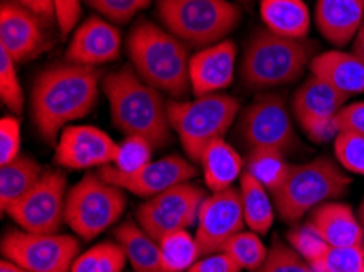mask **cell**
Instances as JSON below:
<instances>
[{
	"label": "cell",
	"mask_w": 364,
	"mask_h": 272,
	"mask_svg": "<svg viewBox=\"0 0 364 272\" xmlns=\"http://www.w3.org/2000/svg\"><path fill=\"white\" fill-rule=\"evenodd\" d=\"M114 241L123 248L134 272H167L162 261L161 246L141 229L139 224L126 220L114 229Z\"/></svg>",
	"instance_id": "cell-24"
},
{
	"label": "cell",
	"mask_w": 364,
	"mask_h": 272,
	"mask_svg": "<svg viewBox=\"0 0 364 272\" xmlns=\"http://www.w3.org/2000/svg\"><path fill=\"white\" fill-rule=\"evenodd\" d=\"M237 46L224 40L214 46L200 49L190 59V83L195 97L213 95L228 88L234 80Z\"/></svg>",
	"instance_id": "cell-19"
},
{
	"label": "cell",
	"mask_w": 364,
	"mask_h": 272,
	"mask_svg": "<svg viewBox=\"0 0 364 272\" xmlns=\"http://www.w3.org/2000/svg\"><path fill=\"white\" fill-rule=\"evenodd\" d=\"M317 44L314 41L291 40L273 31H255L248 41L240 64L242 82L252 90L289 85L302 75L316 58Z\"/></svg>",
	"instance_id": "cell-4"
},
{
	"label": "cell",
	"mask_w": 364,
	"mask_h": 272,
	"mask_svg": "<svg viewBox=\"0 0 364 272\" xmlns=\"http://www.w3.org/2000/svg\"><path fill=\"white\" fill-rule=\"evenodd\" d=\"M156 9L165 30L195 49L224 41L240 21L229 0H156Z\"/></svg>",
	"instance_id": "cell-6"
},
{
	"label": "cell",
	"mask_w": 364,
	"mask_h": 272,
	"mask_svg": "<svg viewBox=\"0 0 364 272\" xmlns=\"http://www.w3.org/2000/svg\"><path fill=\"white\" fill-rule=\"evenodd\" d=\"M121 44V33L114 23L100 15H92L75 28L65 49V60L98 67L119 59Z\"/></svg>",
	"instance_id": "cell-18"
},
{
	"label": "cell",
	"mask_w": 364,
	"mask_h": 272,
	"mask_svg": "<svg viewBox=\"0 0 364 272\" xmlns=\"http://www.w3.org/2000/svg\"><path fill=\"white\" fill-rule=\"evenodd\" d=\"M198 165H201L204 185L211 192L232 187L235 180H240L245 166L239 152L224 138L209 143Z\"/></svg>",
	"instance_id": "cell-23"
},
{
	"label": "cell",
	"mask_w": 364,
	"mask_h": 272,
	"mask_svg": "<svg viewBox=\"0 0 364 272\" xmlns=\"http://www.w3.org/2000/svg\"><path fill=\"white\" fill-rule=\"evenodd\" d=\"M15 65V60L4 49H0V98L9 111L20 114L23 111L25 95Z\"/></svg>",
	"instance_id": "cell-35"
},
{
	"label": "cell",
	"mask_w": 364,
	"mask_h": 272,
	"mask_svg": "<svg viewBox=\"0 0 364 272\" xmlns=\"http://www.w3.org/2000/svg\"><path fill=\"white\" fill-rule=\"evenodd\" d=\"M80 253L75 236L59 233L9 230L2 238V254L30 272H70Z\"/></svg>",
	"instance_id": "cell-9"
},
{
	"label": "cell",
	"mask_w": 364,
	"mask_h": 272,
	"mask_svg": "<svg viewBox=\"0 0 364 272\" xmlns=\"http://www.w3.org/2000/svg\"><path fill=\"white\" fill-rule=\"evenodd\" d=\"M102 90L108 99L113 124L124 137H142L154 148L165 147L172 141L173 131L162 92L142 80L131 64L105 75Z\"/></svg>",
	"instance_id": "cell-2"
},
{
	"label": "cell",
	"mask_w": 364,
	"mask_h": 272,
	"mask_svg": "<svg viewBox=\"0 0 364 272\" xmlns=\"http://www.w3.org/2000/svg\"><path fill=\"white\" fill-rule=\"evenodd\" d=\"M12 2L28 9L44 25L49 26V23L56 21V2L54 0H12Z\"/></svg>",
	"instance_id": "cell-43"
},
{
	"label": "cell",
	"mask_w": 364,
	"mask_h": 272,
	"mask_svg": "<svg viewBox=\"0 0 364 272\" xmlns=\"http://www.w3.org/2000/svg\"><path fill=\"white\" fill-rule=\"evenodd\" d=\"M346 102L348 97L311 75L292 97V114L311 141L325 142L338 134L335 116Z\"/></svg>",
	"instance_id": "cell-13"
},
{
	"label": "cell",
	"mask_w": 364,
	"mask_h": 272,
	"mask_svg": "<svg viewBox=\"0 0 364 272\" xmlns=\"http://www.w3.org/2000/svg\"><path fill=\"white\" fill-rule=\"evenodd\" d=\"M239 137L248 150L274 148L289 153L297 137L284 98L267 93L240 111Z\"/></svg>",
	"instance_id": "cell-11"
},
{
	"label": "cell",
	"mask_w": 364,
	"mask_h": 272,
	"mask_svg": "<svg viewBox=\"0 0 364 272\" xmlns=\"http://www.w3.org/2000/svg\"><path fill=\"white\" fill-rule=\"evenodd\" d=\"M56 2V25L63 35L75 30L82 15V0H54Z\"/></svg>",
	"instance_id": "cell-41"
},
{
	"label": "cell",
	"mask_w": 364,
	"mask_h": 272,
	"mask_svg": "<svg viewBox=\"0 0 364 272\" xmlns=\"http://www.w3.org/2000/svg\"><path fill=\"white\" fill-rule=\"evenodd\" d=\"M102 80L98 67L68 60L36 77L31 88V118L44 141L56 143L68 124L90 113L97 104Z\"/></svg>",
	"instance_id": "cell-1"
},
{
	"label": "cell",
	"mask_w": 364,
	"mask_h": 272,
	"mask_svg": "<svg viewBox=\"0 0 364 272\" xmlns=\"http://www.w3.org/2000/svg\"><path fill=\"white\" fill-rule=\"evenodd\" d=\"M289 166L286 162V153L274 148L250 150L245 162V170L250 171L269 192L281 185Z\"/></svg>",
	"instance_id": "cell-29"
},
{
	"label": "cell",
	"mask_w": 364,
	"mask_h": 272,
	"mask_svg": "<svg viewBox=\"0 0 364 272\" xmlns=\"http://www.w3.org/2000/svg\"><path fill=\"white\" fill-rule=\"evenodd\" d=\"M240 191L237 187L213 192L198 214L195 238L203 256L223 251L228 240L245 229Z\"/></svg>",
	"instance_id": "cell-14"
},
{
	"label": "cell",
	"mask_w": 364,
	"mask_h": 272,
	"mask_svg": "<svg viewBox=\"0 0 364 272\" xmlns=\"http://www.w3.org/2000/svg\"><path fill=\"white\" fill-rule=\"evenodd\" d=\"M338 132H351L364 137V102L345 104L335 116Z\"/></svg>",
	"instance_id": "cell-40"
},
{
	"label": "cell",
	"mask_w": 364,
	"mask_h": 272,
	"mask_svg": "<svg viewBox=\"0 0 364 272\" xmlns=\"http://www.w3.org/2000/svg\"><path fill=\"white\" fill-rule=\"evenodd\" d=\"M358 219H360L363 229H364V199H363V202L360 204V209H358Z\"/></svg>",
	"instance_id": "cell-46"
},
{
	"label": "cell",
	"mask_w": 364,
	"mask_h": 272,
	"mask_svg": "<svg viewBox=\"0 0 364 272\" xmlns=\"http://www.w3.org/2000/svg\"><path fill=\"white\" fill-rule=\"evenodd\" d=\"M240 2H245L247 4V2H250V0H240Z\"/></svg>",
	"instance_id": "cell-47"
},
{
	"label": "cell",
	"mask_w": 364,
	"mask_h": 272,
	"mask_svg": "<svg viewBox=\"0 0 364 272\" xmlns=\"http://www.w3.org/2000/svg\"><path fill=\"white\" fill-rule=\"evenodd\" d=\"M0 272H30V271L21 268V266L14 263V261L4 258L2 263H0Z\"/></svg>",
	"instance_id": "cell-45"
},
{
	"label": "cell",
	"mask_w": 364,
	"mask_h": 272,
	"mask_svg": "<svg viewBox=\"0 0 364 272\" xmlns=\"http://www.w3.org/2000/svg\"><path fill=\"white\" fill-rule=\"evenodd\" d=\"M68 194V178L63 171L48 170L5 214L25 232L58 233L65 224Z\"/></svg>",
	"instance_id": "cell-12"
},
{
	"label": "cell",
	"mask_w": 364,
	"mask_h": 272,
	"mask_svg": "<svg viewBox=\"0 0 364 272\" xmlns=\"http://www.w3.org/2000/svg\"><path fill=\"white\" fill-rule=\"evenodd\" d=\"M128 258L117 241H103L79 254L70 272H121Z\"/></svg>",
	"instance_id": "cell-30"
},
{
	"label": "cell",
	"mask_w": 364,
	"mask_h": 272,
	"mask_svg": "<svg viewBox=\"0 0 364 272\" xmlns=\"http://www.w3.org/2000/svg\"><path fill=\"white\" fill-rule=\"evenodd\" d=\"M168 121L172 131L193 163L200 158L209 143L224 138L240 113V103L224 93L196 97L191 102L172 99L167 102Z\"/></svg>",
	"instance_id": "cell-7"
},
{
	"label": "cell",
	"mask_w": 364,
	"mask_h": 272,
	"mask_svg": "<svg viewBox=\"0 0 364 272\" xmlns=\"http://www.w3.org/2000/svg\"><path fill=\"white\" fill-rule=\"evenodd\" d=\"M288 240H289V245L294 248L296 251L307 261V263L309 261L322 256L325 249L328 248L327 243H325L322 238L312 230V227L309 224L304 227H299V229L291 230L288 235Z\"/></svg>",
	"instance_id": "cell-38"
},
{
	"label": "cell",
	"mask_w": 364,
	"mask_h": 272,
	"mask_svg": "<svg viewBox=\"0 0 364 272\" xmlns=\"http://www.w3.org/2000/svg\"><path fill=\"white\" fill-rule=\"evenodd\" d=\"M128 55L132 69L142 80L175 99L191 90L188 46L172 33L149 20L131 28Z\"/></svg>",
	"instance_id": "cell-3"
},
{
	"label": "cell",
	"mask_w": 364,
	"mask_h": 272,
	"mask_svg": "<svg viewBox=\"0 0 364 272\" xmlns=\"http://www.w3.org/2000/svg\"><path fill=\"white\" fill-rule=\"evenodd\" d=\"M364 21V0H317L316 25L333 46L355 40Z\"/></svg>",
	"instance_id": "cell-21"
},
{
	"label": "cell",
	"mask_w": 364,
	"mask_h": 272,
	"mask_svg": "<svg viewBox=\"0 0 364 272\" xmlns=\"http://www.w3.org/2000/svg\"><path fill=\"white\" fill-rule=\"evenodd\" d=\"M307 224L332 248L356 246L364 243V229L361 222L346 204H321L312 210Z\"/></svg>",
	"instance_id": "cell-20"
},
{
	"label": "cell",
	"mask_w": 364,
	"mask_h": 272,
	"mask_svg": "<svg viewBox=\"0 0 364 272\" xmlns=\"http://www.w3.org/2000/svg\"><path fill=\"white\" fill-rule=\"evenodd\" d=\"M311 74L346 97L364 93V62L353 53L327 51L311 60Z\"/></svg>",
	"instance_id": "cell-22"
},
{
	"label": "cell",
	"mask_w": 364,
	"mask_h": 272,
	"mask_svg": "<svg viewBox=\"0 0 364 272\" xmlns=\"http://www.w3.org/2000/svg\"><path fill=\"white\" fill-rule=\"evenodd\" d=\"M41 165L28 155H18L14 162L0 166V207H9L20 201L43 176Z\"/></svg>",
	"instance_id": "cell-26"
},
{
	"label": "cell",
	"mask_w": 364,
	"mask_h": 272,
	"mask_svg": "<svg viewBox=\"0 0 364 272\" xmlns=\"http://www.w3.org/2000/svg\"><path fill=\"white\" fill-rule=\"evenodd\" d=\"M260 15L274 35L304 40L311 28V13L304 0H262Z\"/></svg>",
	"instance_id": "cell-25"
},
{
	"label": "cell",
	"mask_w": 364,
	"mask_h": 272,
	"mask_svg": "<svg viewBox=\"0 0 364 272\" xmlns=\"http://www.w3.org/2000/svg\"><path fill=\"white\" fill-rule=\"evenodd\" d=\"M21 127L15 116H5L0 121V165H7L20 155Z\"/></svg>",
	"instance_id": "cell-39"
},
{
	"label": "cell",
	"mask_w": 364,
	"mask_h": 272,
	"mask_svg": "<svg viewBox=\"0 0 364 272\" xmlns=\"http://www.w3.org/2000/svg\"><path fill=\"white\" fill-rule=\"evenodd\" d=\"M208 197L203 187L190 181L170 187L159 196L147 199L136 210L137 224L157 243L164 236L196 225L201 204Z\"/></svg>",
	"instance_id": "cell-10"
},
{
	"label": "cell",
	"mask_w": 364,
	"mask_h": 272,
	"mask_svg": "<svg viewBox=\"0 0 364 272\" xmlns=\"http://www.w3.org/2000/svg\"><path fill=\"white\" fill-rule=\"evenodd\" d=\"M162 261L167 272H186L198 259L203 258L196 238L188 230H178L159 241Z\"/></svg>",
	"instance_id": "cell-28"
},
{
	"label": "cell",
	"mask_w": 364,
	"mask_h": 272,
	"mask_svg": "<svg viewBox=\"0 0 364 272\" xmlns=\"http://www.w3.org/2000/svg\"><path fill=\"white\" fill-rule=\"evenodd\" d=\"M351 178L328 157H317L302 165H291L281 185L272 192L281 220L296 224L318 205L343 196Z\"/></svg>",
	"instance_id": "cell-5"
},
{
	"label": "cell",
	"mask_w": 364,
	"mask_h": 272,
	"mask_svg": "<svg viewBox=\"0 0 364 272\" xmlns=\"http://www.w3.org/2000/svg\"><path fill=\"white\" fill-rule=\"evenodd\" d=\"M239 264L228 254L219 251L208 254L196 261L186 272H240Z\"/></svg>",
	"instance_id": "cell-42"
},
{
	"label": "cell",
	"mask_w": 364,
	"mask_h": 272,
	"mask_svg": "<svg viewBox=\"0 0 364 272\" xmlns=\"http://www.w3.org/2000/svg\"><path fill=\"white\" fill-rule=\"evenodd\" d=\"M88 7L114 25H124L151 5L152 0H84Z\"/></svg>",
	"instance_id": "cell-37"
},
{
	"label": "cell",
	"mask_w": 364,
	"mask_h": 272,
	"mask_svg": "<svg viewBox=\"0 0 364 272\" xmlns=\"http://www.w3.org/2000/svg\"><path fill=\"white\" fill-rule=\"evenodd\" d=\"M353 54L364 62V21L360 31H358V35L355 36V40H353Z\"/></svg>",
	"instance_id": "cell-44"
},
{
	"label": "cell",
	"mask_w": 364,
	"mask_h": 272,
	"mask_svg": "<svg viewBox=\"0 0 364 272\" xmlns=\"http://www.w3.org/2000/svg\"><path fill=\"white\" fill-rule=\"evenodd\" d=\"M253 272H314L307 261L292 248L289 243L274 240L268 249L267 259Z\"/></svg>",
	"instance_id": "cell-34"
},
{
	"label": "cell",
	"mask_w": 364,
	"mask_h": 272,
	"mask_svg": "<svg viewBox=\"0 0 364 272\" xmlns=\"http://www.w3.org/2000/svg\"><path fill=\"white\" fill-rule=\"evenodd\" d=\"M46 26L28 9L4 0L0 7V49L16 64L31 60L48 48Z\"/></svg>",
	"instance_id": "cell-17"
},
{
	"label": "cell",
	"mask_w": 364,
	"mask_h": 272,
	"mask_svg": "<svg viewBox=\"0 0 364 272\" xmlns=\"http://www.w3.org/2000/svg\"><path fill=\"white\" fill-rule=\"evenodd\" d=\"M314 272H364V243L356 246L325 249L322 256L309 261Z\"/></svg>",
	"instance_id": "cell-32"
},
{
	"label": "cell",
	"mask_w": 364,
	"mask_h": 272,
	"mask_svg": "<svg viewBox=\"0 0 364 272\" xmlns=\"http://www.w3.org/2000/svg\"><path fill=\"white\" fill-rule=\"evenodd\" d=\"M333 152L341 168L364 176V137L351 132H338L333 137Z\"/></svg>",
	"instance_id": "cell-36"
},
{
	"label": "cell",
	"mask_w": 364,
	"mask_h": 272,
	"mask_svg": "<svg viewBox=\"0 0 364 272\" xmlns=\"http://www.w3.org/2000/svg\"><path fill=\"white\" fill-rule=\"evenodd\" d=\"M239 181L247 227L258 235H267L274 222V204L268 196L269 191L247 170L240 175Z\"/></svg>",
	"instance_id": "cell-27"
},
{
	"label": "cell",
	"mask_w": 364,
	"mask_h": 272,
	"mask_svg": "<svg viewBox=\"0 0 364 272\" xmlns=\"http://www.w3.org/2000/svg\"><path fill=\"white\" fill-rule=\"evenodd\" d=\"M154 146L146 138L129 136L119 143V150L113 166L121 173H134L152 162Z\"/></svg>",
	"instance_id": "cell-33"
},
{
	"label": "cell",
	"mask_w": 364,
	"mask_h": 272,
	"mask_svg": "<svg viewBox=\"0 0 364 272\" xmlns=\"http://www.w3.org/2000/svg\"><path fill=\"white\" fill-rule=\"evenodd\" d=\"M223 253L232 258L242 271L253 272L264 263L268 249L258 233L242 230L228 240L223 248Z\"/></svg>",
	"instance_id": "cell-31"
},
{
	"label": "cell",
	"mask_w": 364,
	"mask_h": 272,
	"mask_svg": "<svg viewBox=\"0 0 364 272\" xmlns=\"http://www.w3.org/2000/svg\"><path fill=\"white\" fill-rule=\"evenodd\" d=\"M124 209V190L98 175H85L68 194L65 224L82 240L90 241L117 224Z\"/></svg>",
	"instance_id": "cell-8"
},
{
	"label": "cell",
	"mask_w": 364,
	"mask_h": 272,
	"mask_svg": "<svg viewBox=\"0 0 364 272\" xmlns=\"http://www.w3.org/2000/svg\"><path fill=\"white\" fill-rule=\"evenodd\" d=\"M196 173L198 170L191 160H185L178 155H168L151 162L134 173H121L113 165H107L102 166L97 175L121 190L139 197L152 199L170 187L190 181Z\"/></svg>",
	"instance_id": "cell-15"
},
{
	"label": "cell",
	"mask_w": 364,
	"mask_h": 272,
	"mask_svg": "<svg viewBox=\"0 0 364 272\" xmlns=\"http://www.w3.org/2000/svg\"><path fill=\"white\" fill-rule=\"evenodd\" d=\"M119 143L93 126H68L60 132L54 162L63 168L87 170L113 165Z\"/></svg>",
	"instance_id": "cell-16"
}]
</instances>
